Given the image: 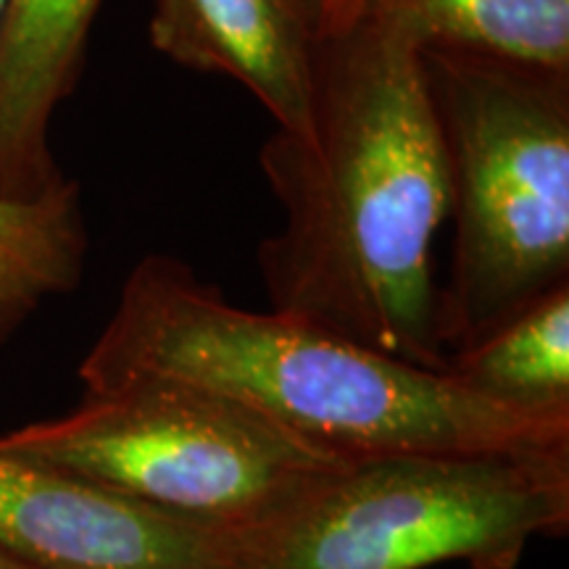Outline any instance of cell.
Returning <instances> with one entry per match:
<instances>
[{
  "mask_svg": "<svg viewBox=\"0 0 569 569\" xmlns=\"http://www.w3.org/2000/svg\"><path fill=\"white\" fill-rule=\"evenodd\" d=\"M259 161L282 209L256 253L269 309L446 372L432 251L451 177L409 34L367 11L319 40L311 130L277 127Z\"/></svg>",
  "mask_w": 569,
  "mask_h": 569,
  "instance_id": "6da1fadb",
  "label": "cell"
},
{
  "mask_svg": "<svg viewBox=\"0 0 569 569\" xmlns=\"http://www.w3.org/2000/svg\"><path fill=\"white\" fill-rule=\"evenodd\" d=\"M134 375L211 390L340 459L569 453V417L488 401L280 311L234 306L188 261L142 256L84 353V390Z\"/></svg>",
  "mask_w": 569,
  "mask_h": 569,
  "instance_id": "7a4b0ae2",
  "label": "cell"
},
{
  "mask_svg": "<svg viewBox=\"0 0 569 569\" xmlns=\"http://www.w3.org/2000/svg\"><path fill=\"white\" fill-rule=\"evenodd\" d=\"M451 177L446 356L569 282V74L422 53Z\"/></svg>",
  "mask_w": 569,
  "mask_h": 569,
  "instance_id": "3957f363",
  "label": "cell"
},
{
  "mask_svg": "<svg viewBox=\"0 0 569 569\" xmlns=\"http://www.w3.org/2000/svg\"><path fill=\"white\" fill-rule=\"evenodd\" d=\"M569 528V453L351 459L238 538V569H517Z\"/></svg>",
  "mask_w": 569,
  "mask_h": 569,
  "instance_id": "277c9868",
  "label": "cell"
},
{
  "mask_svg": "<svg viewBox=\"0 0 569 569\" xmlns=\"http://www.w3.org/2000/svg\"><path fill=\"white\" fill-rule=\"evenodd\" d=\"M0 448L232 538L351 461L230 398L153 375L84 390L74 411L6 432Z\"/></svg>",
  "mask_w": 569,
  "mask_h": 569,
  "instance_id": "5b68a950",
  "label": "cell"
},
{
  "mask_svg": "<svg viewBox=\"0 0 569 569\" xmlns=\"http://www.w3.org/2000/svg\"><path fill=\"white\" fill-rule=\"evenodd\" d=\"M0 551L32 569H238V538L0 448Z\"/></svg>",
  "mask_w": 569,
  "mask_h": 569,
  "instance_id": "8992f818",
  "label": "cell"
},
{
  "mask_svg": "<svg viewBox=\"0 0 569 569\" xmlns=\"http://www.w3.org/2000/svg\"><path fill=\"white\" fill-rule=\"evenodd\" d=\"M148 34L180 67L251 90L280 130H311L319 32L306 0H153Z\"/></svg>",
  "mask_w": 569,
  "mask_h": 569,
  "instance_id": "52a82bcc",
  "label": "cell"
},
{
  "mask_svg": "<svg viewBox=\"0 0 569 569\" xmlns=\"http://www.w3.org/2000/svg\"><path fill=\"white\" fill-rule=\"evenodd\" d=\"M103 0H6L0 17V198L27 201L67 180L51 151L59 106L80 82Z\"/></svg>",
  "mask_w": 569,
  "mask_h": 569,
  "instance_id": "ba28073f",
  "label": "cell"
},
{
  "mask_svg": "<svg viewBox=\"0 0 569 569\" xmlns=\"http://www.w3.org/2000/svg\"><path fill=\"white\" fill-rule=\"evenodd\" d=\"M446 375L501 407L569 417V282L448 353Z\"/></svg>",
  "mask_w": 569,
  "mask_h": 569,
  "instance_id": "9c48e42d",
  "label": "cell"
},
{
  "mask_svg": "<svg viewBox=\"0 0 569 569\" xmlns=\"http://www.w3.org/2000/svg\"><path fill=\"white\" fill-rule=\"evenodd\" d=\"M422 53H461L569 74V0H369Z\"/></svg>",
  "mask_w": 569,
  "mask_h": 569,
  "instance_id": "30bf717a",
  "label": "cell"
},
{
  "mask_svg": "<svg viewBox=\"0 0 569 569\" xmlns=\"http://www.w3.org/2000/svg\"><path fill=\"white\" fill-rule=\"evenodd\" d=\"M88 253L80 188L61 180L38 198H0V343L48 298L77 288Z\"/></svg>",
  "mask_w": 569,
  "mask_h": 569,
  "instance_id": "8fae6325",
  "label": "cell"
},
{
  "mask_svg": "<svg viewBox=\"0 0 569 569\" xmlns=\"http://www.w3.org/2000/svg\"><path fill=\"white\" fill-rule=\"evenodd\" d=\"M315 17L319 40L346 32L367 13L369 0H306Z\"/></svg>",
  "mask_w": 569,
  "mask_h": 569,
  "instance_id": "7c38bea8",
  "label": "cell"
},
{
  "mask_svg": "<svg viewBox=\"0 0 569 569\" xmlns=\"http://www.w3.org/2000/svg\"><path fill=\"white\" fill-rule=\"evenodd\" d=\"M0 569H32V567H30V565H24V561L13 559L11 553L0 551Z\"/></svg>",
  "mask_w": 569,
  "mask_h": 569,
  "instance_id": "4fadbf2b",
  "label": "cell"
}]
</instances>
